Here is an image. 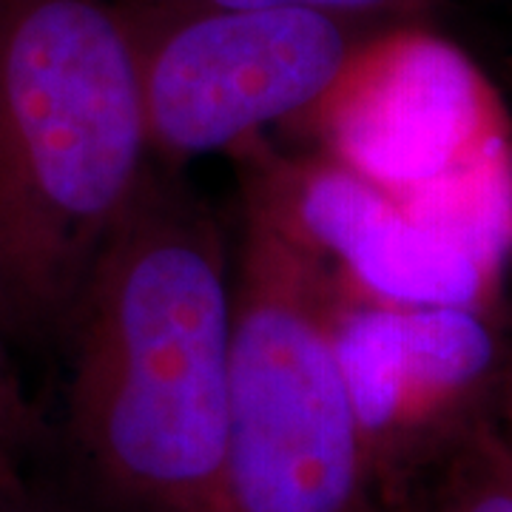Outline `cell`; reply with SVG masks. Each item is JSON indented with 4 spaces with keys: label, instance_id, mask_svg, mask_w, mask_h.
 I'll use <instances>...</instances> for the list:
<instances>
[{
    "label": "cell",
    "instance_id": "obj_4",
    "mask_svg": "<svg viewBox=\"0 0 512 512\" xmlns=\"http://www.w3.org/2000/svg\"><path fill=\"white\" fill-rule=\"evenodd\" d=\"M126 18L148 151L174 171L251 146L268 126L308 117L367 40L362 20L305 9L126 12Z\"/></svg>",
    "mask_w": 512,
    "mask_h": 512
},
{
    "label": "cell",
    "instance_id": "obj_7",
    "mask_svg": "<svg viewBox=\"0 0 512 512\" xmlns=\"http://www.w3.org/2000/svg\"><path fill=\"white\" fill-rule=\"evenodd\" d=\"M296 234L336 256L370 299L413 308H481L498 259L339 163L251 154L245 171Z\"/></svg>",
    "mask_w": 512,
    "mask_h": 512
},
{
    "label": "cell",
    "instance_id": "obj_6",
    "mask_svg": "<svg viewBox=\"0 0 512 512\" xmlns=\"http://www.w3.org/2000/svg\"><path fill=\"white\" fill-rule=\"evenodd\" d=\"M333 328L370 481H399L464 433L495 367L478 308H413L336 291Z\"/></svg>",
    "mask_w": 512,
    "mask_h": 512
},
{
    "label": "cell",
    "instance_id": "obj_9",
    "mask_svg": "<svg viewBox=\"0 0 512 512\" xmlns=\"http://www.w3.org/2000/svg\"><path fill=\"white\" fill-rule=\"evenodd\" d=\"M37 433V416L23 393L15 353L0 333V484L29 478V458Z\"/></svg>",
    "mask_w": 512,
    "mask_h": 512
},
{
    "label": "cell",
    "instance_id": "obj_8",
    "mask_svg": "<svg viewBox=\"0 0 512 512\" xmlns=\"http://www.w3.org/2000/svg\"><path fill=\"white\" fill-rule=\"evenodd\" d=\"M424 464L436 476L410 512H512V441L493 430L473 424Z\"/></svg>",
    "mask_w": 512,
    "mask_h": 512
},
{
    "label": "cell",
    "instance_id": "obj_5",
    "mask_svg": "<svg viewBox=\"0 0 512 512\" xmlns=\"http://www.w3.org/2000/svg\"><path fill=\"white\" fill-rule=\"evenodd\" d=\"M308 117L322 123L333 163L410 205L507 163L484 77L419 29L367 37Z\"/></svg>",
    "mask_w": 512,
    "mask_h": 512
},
{
    "label": "cell",
    "instance_id": "obj_1",
    "mask_svg": "<svg viewBox=\"0 0 512 512\" xmlns=\"http://www.w3.org/2000/svg\"><path fill=\"white\" fill-rule=\"evenodd\" d=\"M231 325L225 231L151 160L57 350L66 453L109 512H222Z\"/></svg>",
    "mask_w": 512,
    "mask_h": 512
},
{
    "label": "cell",
    "instance_id": "obj_11",
    "mask_svg": "<svg viewBox=\"0 0 512 512\" xmlns=\"http://www.w3.org/2000/svg\"><path fill=\"white\" fill-rule=\"evenodd\" d=\"M0 512H63L32 478L15 484H0Z\"/></svg>",
    "mask_w": 512,
    "mask_h": 512
},
{
    "label": "cell",
    "instance_id": "obj_12",
    "mask_svg": "<svg viewBox=\"0 0 512 512\" xmlns=\"http://www.w3.org/2000/svg\"><path fill=\"white\" fill-rule=\"evenodd\" d=\"M510 430H512V399H510ZM512 441V439H510Z\"/></svg>",
    "mask_w": 512,
    "mask_h": 512
},
{
    "label": "cell",
    "instance_id": "obj_10",
    "mask_svg": "<svg viewBox=\"0 0 512 512\" xmlns=\"http://www.w3.org/2000/svg\"><path fill=\"white\" fill-rule=\"evenodd\" d=\"M126 12L146 15H177V12H205V9H305L348 20H367L396 12L410 0H117Z\"/></svg>",
    "mask_w": 512,
    "mask_h": 512
},
{
    "label": "cell",
    "instance_id": "obj_2",
    "mask_svg": "<svg viewBox=\"0 0 512 512\" xmlns=\"http://www.w3.org/2000/svg\"><path fill=\"white\" fill-rule=\"evenodd\" d=\"M151 151L117 0H0V333L57 353Z\"/></svg>",
    "mask_w": 512,
    "mask_h": 512
},
{
    "label": "cell",
    "instance_id": "obj_3",
    "mask_svg": "<svg viewBox=\"0 0 512 512\" xmlns=\"http://www.w3.org/2000/svg\"><path fill=\"white\" fill-rule=\"evenodd\" d=\"M328 259L245 183L222 512H379Z\"/></svg>",
    "mask_w": 512,
    "mask_h": 512
}]
</instances>
